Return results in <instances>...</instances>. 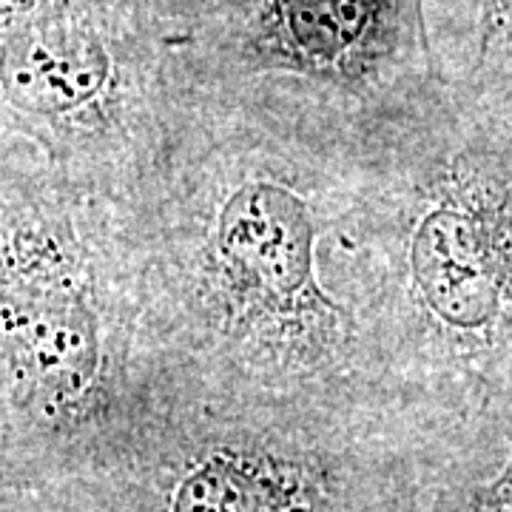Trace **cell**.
Wrapping results in <instances>:
<instances>
[{
    "mask_svg": "<svg viewBox=\"0 0 512 512\" xmlns=\"http://www.w3.org/2000/svg\"><path fill=\"white\" fill-rule=\"evenodd\" d=\"M376 345L487 413L512 399V134L413 151L370 202Z\"/></svg>",
    "mask_w": 512,
    "mask_h": 512,
    "instance_id": "7a4b0ae2",
    "label": "cell"
},
{
    "mask_svg": "<svg viewBox=\"0 0 512 512\" xmlns=\"http://www.w3.org/2000/svg\"><path fill=\"white\" fill-rule=\"evenodd\" d=\"M0 365L43 439L83 436L109 416L120 345L66 214L32 208L0 228Z\"/></svg>",
    "mask_w": 512,
    "mask_h": 512,
    "instance_id": "3957f363",
    "label": "cell"
},
{
    "mask_svg": "<svg viewBox=\"0 0 512 512\" xmlns=\"http://www.w3.org/2000/svg\"><path fill=\"white\" fill-rule=\"evenodd\" d=\"M126 52L97 0H0V117L60 165L117 148Z\"/></svg>",
    "mask_w": 512,
    "mask_h": 512,
    "instance_id": "277c9868",
    "label": "cell"
},
{
    "mask_svg": "<svg viewBox=\"0 0 512 512\" xmlns=\"http://www.w3.org/2000/svg\"><path fill=\"white\" fill-rule=\"evenodd\" d=\"M348 476L319 441L274 424H202L154 470L140 512H345Z\"/></svg>",
    "mask_w": 512,
    "mask_h": 512,
    "instance_id": "5b68a950",
    "label": "cell"
},
{
    "mask_svg": "<svg viewBox=\"0 0 512 512\" xmlns=\"http://www.w3.org/2000/svg\"><path fill=\"white\" fill-rule=\"evenodd\" d=\"M322 205L274 157L220 151L183 191L168 288L183 350L276 396L345 384L367 325L322 285Z\"/></svg>",
    "mask_w": 512,
    "mask_h": 512,
    "instance_id": "6da1fadb",
    "label": "cell"
},
{
    "mask_svg": "<svg viewBox=\"0 0 512 512\" xmlns=\"http://www.w3.org/2000/svg\"><path fill=\"white\" fill-rule=\"evenodd\" d=\"M399 0H265L256 43L322 80H359L390 57Z\"/></svg>",
    "mask_w": 512,
    "mask_h": 512,
    "instance_id": "8992f818",
    "label": "cell"
}]
</instances>
